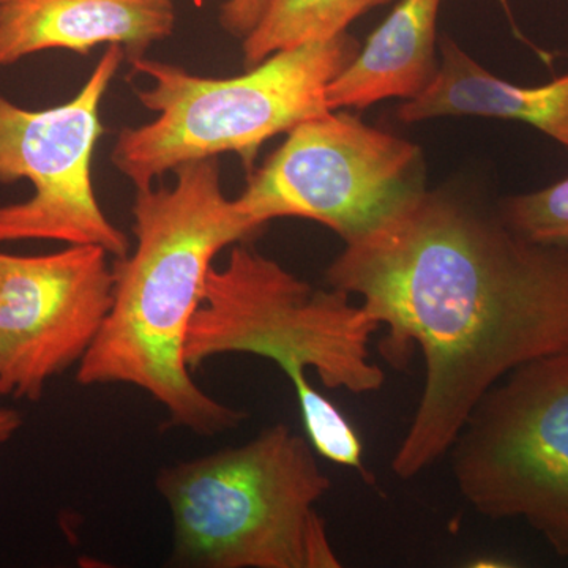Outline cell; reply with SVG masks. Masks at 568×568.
I'll use <instances>...</instances> for the list:
<instances>
[{
	"instance_id": "6da1fadb",
	"label": "cell",
	"mask_w": 568,
	"mask_h": 568,
	"mask_svg": "<svg viewBox=\"0 0 568 568\" xmlns=\"http://www.w3.org/2000/svg\"><path fill=\"white\" fill-rule=\"evenodd\" d=\"M386 327L379 353L425 383L392 458L410 480L448 454L489 388L518 366L568 353V246L515 233L462 197L422 189L325 272Z\"/></svg>"
},
{
	"instance_id": "7a4b0ae2",
	"label": "cell",
	"mask_w": 568,
	"mask_h": 568,
	"mask_svg": "<svg viewBox=\"0 0 568 568\" xmlns=\"http://www.w3.org/2000/svg\"><path fill=\"white\" fill-rule=\"evenodd\" d=\"M174 185L136 190L133 252L114 261V295L95 342L77 366L82 387L140 388L175 428L212 437L248 414L193 379L185 349L213 261L260 227L223 193L219 159L183 164Z\"/></svg>"
},
{
	"instance_id": "3957f363",
	"label": "cell",
	"mask_w": 568,
	"mask_h": 568,
	"mask_svg": "<svg viewBox=\"0 0 568 568\" xmlns=\"http://www.w3.org/2000/svg\"><path fill=\"white\" fill-rule=\"evenodd\" d=\"M332 487L308 439L275 424L242 446L164 466L170 562L185 568H339L317 503Z\"/></svg>"
},
{
	"instance_id": "277c9868",
	"label": "cell",
	"mask_w": 568,
	"mask_h": 568,
	"mask_svg": "<svg viewBox=\"0 0 568 568\" xmlns=\"http://www.w3.org/2000/svg\"><path fill=\"white\" fill-rule=\"evenodd\" d=\"M361 43L345 32L275 52L231 78H209L153 59H129L151 85L136 99L155 118L125 126L111 162L134 190L201 160L233 153L248 173L264 142L331 111L325 91L354 61Z\"/></svg>"
},
{
	"instance_id": "5b68a950",
	"label": "cell",
	"mask_w": 568,
	"mask_h": 568,
	"mask_svg": "<svg viewBox=\"0 0 568 568\" xmlns=\"http://www.w3.org/2000/svg\"><path fill=\"white\" fill-rule=\"evenodd\" d=\"M379 328L345 291L316 290L242 242L209 274L185 358L194 372L220 355H256L290 381L313 369L332 390L373 394L386 383L369 354Z\"/></svg>"
},
{
	"instance_id": "8992f818",
	"label": "cell",
	"mask_w": 568,
	"mask_h": 568,
	"mask_svg": "<svg viewBox=\"0 0 568 568\" xmlns=\"http://www.w3.org/2000/svg\"><path fill=\"white\" fill-rule=\"evenodd\" d=\"M448 455L477 514L525 519L568 558V353L518 366L489 388Z\"/></svg>"
},
{
	"instance_id": "52a82bcc",
	"label": "cell",
	"mask_w": 568,
	"mask_h": 568,
	"mask_svg": "<svg viewBox=\"0 0 568 568\" xmlns=\"http://www.w3.org/2000/svg\"><path fill=\"white\" fill-rule=\"evenodd\" d=\"M422 189L418 145L349 112L328 111L286 133L234 200L260 230L274 220H310L347 244Z\"/></svg>"
},
{
	"instance_id": "ba28073f",
	"label": "cell",
	"mask_w": 568,
	"mask_h": 568,
	"mask_svg": "<svg viewBox=\"0 0 568 568\" xmlns=\"http://www.w3.org/2000/svg\"><path fill=\"white\" fill-rule=\"evenodd\" d=\"M125 51L111 44L69 102L26 110L0 97V183L31 182L21 203L0 205V245L50 241L95 245L119 260L130 252L93 189L92 160L104 132L102 103Z\"/></svg>"
},
{
	"instance_id": "9c48e42d",
	"label": "cell",
	"mask_w": 568,
	"mask_h": 568,
	"mask_svg": "<svg viewBox=\"0 0 568 568\" xmlns=\"http://www.w3.org/2000/svg\"><path fill=\"white\" fill-rule=\"evenodd\" d=\"M102 246L0 252V395L39 402L95 342L114 295Z\"/></svg>"
},
{
	"instance_id": "30bf717a",
	"label": "cell",
	"mask_w": 568,
	"mask_h": 568,
	"mask_svg": "<svg viewBox=\"0 0 568 568\" xmlns=\"http://www.w3.org/2000/svg\"><path fill=\"white\" fill-rule=\"evenodd\" d=\"M174 0H0V67L39 52L118 44L142 58L175 31Z\"/></svg>"
},
{
	"instance_id": "8fae6325",
	"label": "cell",
	"mask_w": 568,
	"mask_h": 568,
	"mask_svg": "<svg viewBox=\"0 0 568 568\" xmlns=\"http://www.w3.org/2000/svg\"><path fill=\"white\" fill-rule=\"evenodd\" d=\"M396 115L405 123L436 118L525 122L568 151V74L537 88H523L489 73L454 40L444 39L432 82L399 104Z\"/></svg>"
},
{
	"instance_id": "7c38bea8",
	"label": "cell",
	"mask_w": 568,
	"mask_h": 568,
	"mask_svg": "<svg viewBox=\"0 0 568 568\" xmlns=\"http://www.w3.org/2000/svg\"><path fill=\"white\" fill-rule=\"evenodd\" d=\"M443 0H398L325 91L331 111L365 110L388 99L410 100L437 71V14Z\"/></svg>"
},
{
	"instance_id": "4fadbf2b",
	"label": "cell",
	"mask_w": 568,
	"mask_h": 568,
	"mask_svg": "<svg viewBox=\"0 0 568 568\" xmlns=\"http://www.w3.org/2000/svg\"><path fill=\"white\" fill-rule=\"evenodd\" d=\"M390 0H267L253 31L242 40L246 69L275 52L334 39L366 11Z\"/></svg>"
},
{
	"instance_id": "5bb4252c",
	"label": "cell",
	"mask_w": 568,
	"mask_h": 568,
	"mask_svg": "<svg viewBox=\"0 0 568 568\" xmlns=\"http://www.w3.org/2000/svg\"><path fill=\"white\" fill-rule=\"evenodd\" d=\"M291 383L297 396L306 439L316 455L334 465L358 470L365 480L369 478L364 466L361 437L345 414L327 396L313 387L308 377H297Z\"/></svg>"
},
{
	"instance_id": "9a60e30c",
	"label": "cell",
	"mask_w": 568,
	"mask_h": 568,
	"mask_svg": "<svg viewBox=\"0 0 568 568\" xmlns=\"http://www.w3.org/2000/svg\"><path fill=\"white\" fill-rule=\"evenodd\" d=\"M499 215L529 241L568 246V178L538 192L508 197Z\"/></svg>"
},
{
	"instance_id": "2e32d148",
	"label": "cell",
	"mask_w": 568,
	"mask_h": 568,
	"mask_svg": "<svg viewBox=\"0 0 568 568\" xmlns=\"http://www.w3.org/2000/svg\"><path fill=\"white\" fill-rule=\"evenodd\" d=\"M267 6V0H224L220 9V24L224 32L244 40L253 31Z\"/></svg>"
},
{
	"instance_id": "e0dca14e",
	"label": "cell",
	"mask_w": 568,
	"mask_h": 568,
	"mask_svg": "<svg viewBox=\"0 0 568 568\" xmlns=\"http://www.w3.org/2000/svg\"><path fill=\"white\" fill-rule=\"evenodd\" d=\"M21 426L22 416L17 409L0 407V448L13 439V436L20 432Z\"/></svg>"
},
{
	"instance_id": "ac0fdd59",
	"label": "cell",
	"mask_w": 568,
	"mask_h": 568,
	"mask_svg": "<svg viewBox=\"0 0 568 568\" xmlns=\"http://www.w3.org/2000/svg\"><path fill=\"white\" fill-rule=\"evenodd\" d=\"M499 2L507 7V0H499Z\"/></svg>"
}]
</instances>
